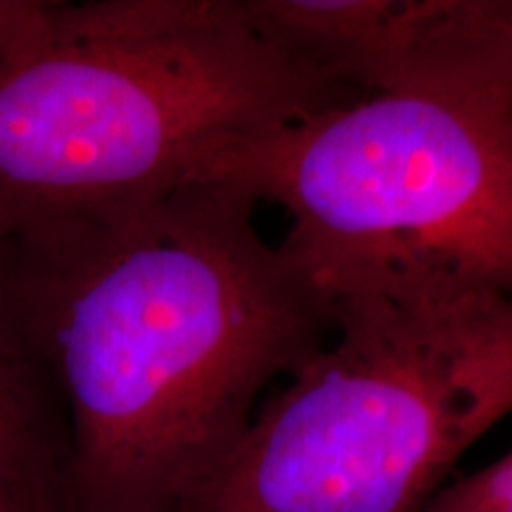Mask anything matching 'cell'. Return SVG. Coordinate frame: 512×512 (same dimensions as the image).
<instances>
[{
    "instance_id": "1",
    "label": "cell",
    "mask_w": 512,
    "mask_h": 512,
    "mask_svg": "<svg viewBox=\"0 0 512 512\" xmlns=\"http://www.w3.org/2000/svg\"><path fill=\"white\" fill-rule=\"evenodd\" d=\"M254 209L195 178L0 235L67 418V512H185L266 384L328 342V290Z\"/></svg>"
},
{
    "instance_id": "2",
    "label": "cell",
    "mask_w": 512,
    "mask_h": 512,
    "mask_svg": "<svg viewBox=\"0 0 512 512\" xmlns=\"http://www.w3.org/2000/svg\"><path fill=\"white\" fill-rule=\"evenodd\" d=\"M358 98L238 0H38L0 60V235L174 190L228 143Z\"/></svg>"
},
{
    "instance_id": "3",
    "label": "cell",
    "mask_w": 512,
    "mask_h": 512,
    "mask_svg": "<svg viewBox=\"0 0 512 512\" xmlns=\"http://www.w3.org/2000/svg\"><path fill=\"white\" fill-rule=\"evenodd\" d=\"M328 342L185 512H418L512 411V297L418 264L311 271Z\"/></svg>"
},
{
    "instance_id": "4",
    "label": "cell",
    "mask_w": 512,
    "mask_h": 512,
    "mask_svg": "<svg viewBox=\"0 0 512 512\" xmlns=\"http://www.w3.org/2000/svg\"><path fill=\"white\" fill-rule=\"evenodd\" d=\"M197 178L292 219L309 271L418 264L512 297V100L363 95L221 147Z\"/></svg>"
},
{
    "instance_id": "5",
    "label": "cell",
    "mask_w": 512,
    "mask_h": 512,
    "mask_svg": "<svg viewBox=\"0 0 512 512\" xmlns=\"http://www.w3.org/2000/svg\"><path fill=\"white\" fill-rule=\"evenodd\" d=\"M266 41L363 95L512 100V0H238Z\"/></svg>"
},
{
    "instance_id": "6",
    "label": "cell",
    "mask_w": 512,
    "mask_h": 512,
    "mask_svg": "<svg viewBox=\"0 0 512 512\" xmlns=\"http://www.w3.org/2000/svg\"><path fill=\"white\" fill-rule=\"evenodd\" d=\"M67 418L0 256V512H67Z\"/></svg>"
},
{
    "instance_id": "7",
    "label": "cell",
    "mask_w": 512,
    "mask_h": 512,
    "mask_svg": "<svg viewBox=\"0 0 512 512\" xmlns=\"http://www.w3.org/2000/svg\"><path fill=\"white\" fill-rule=\"evenodd\" d=\"M418 512H512V451L427 498Z\"/></svg>"
}]
</instances>
